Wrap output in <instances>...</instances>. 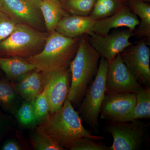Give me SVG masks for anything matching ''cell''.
I'll use <instances>...</instances> for the list:
<instances>
[{
	"instance_id": "cell-20",
	"label": "cell",
	"mask_w": 150,
	"mask_h": 150,
	"mask_svg": "<svg viewBox=\"0 0 150 150\" xmlns=\"http://www.w3.org/2000/svg\"><path fill=\"white\" fill-rule=\"evenodd\" d=\"M136 105L133 112L124 122L150 118V87H144L136 93Z\"/></svg>"
},
{
	"instance_id": "cell-16",
	"label": "cell",
	"mask_w": 150,
	"mask_h": 150,
	"mask_svg": "<svg viewBox=\"0 0 150 150\" xmlns=\"http://www.w3.org/2000/svg\"><path fill=\"white\" fill-rule=\"evenodd\" d=\"M0 69L10 80L17 82L36 68L21 57L11 56L8 58L0 57Z\"/></svg>"
},
{
	"instance_id": "cell-28",
	"label": "cell",
	"mask_w": 150,
	"mask_h": 150,
	"mask_svg": "<svg viewBox=\"0 0 150 150\" xmlns=\"http://www.w3.org/2000/svg\"><path fill=\"white\" fill-rule=\"evenodd\" d=\"M2 150H20L21 149L20 145L16 141L10 140L3 145Z\"/></svg>"
},
{
	"instance_id": "cell-7",
	"label": "cell",
	"mask_w": 150,
	"mask_h": 150,
	"mask_svg": "<svg viewBox=\"0 0 150 150\" xmlns=\"http://www.w3.org/2000/svg\"><path fill=\"white\" fill-rule=\"evenodd\" d=\"M43 89L50 105V113L60 110L67 98L71 86L70 68L42 72Z\"/></svg>"
},
{
	"instance_id": "cell-8",
	"label": "cell",
	"mask_w": 150,
	"mask_h": 150,
	"mask_svg": "<svg viewBox=\"0 0 150 150\" xmlns=\"http://www.w3.org/2000/svg\"><path fill=\"white\" fill-rule=\"evenodd\" d=\"M135 79L144 87H150V49L141 40L126 48L120 54Z\"/></svg>"
},
{
	"instance_id": "cell-22",
	"label": "cell",
	"mask_w": 150,
	"mask_h": 150,
	"mask_svg": "<svg viewBox=\"0 0 150 150\" xmlns=\"http://www.w3.org/2000/svg\"><path fill=\"white\" fill-rule=\"evenodd\" d=\"M18 120L22 126L33 127L38 125L33 103L24 100L15 113Z\"/></svg>"
},
{
	"instance_id": "cell-24",
	"label": "cell",
	"mask_w": 150,
	"mask_h": 150,
	"mask_svg": "<svg viewBox=\"0 0 150 150\" xmlns=\"http://www.w3.org/2000/svg\"><path fill=\"white\" fill-rule=\"evenodd\" d=\"M33 103L38 125L46 120L50 113L49 101L44 89L34 100Z\"/></svg>"
},
{
	"instance_id": "cell-3",
	"label": "cell",
	"mask_w": 150,
	"mask_h": 150,
	"mask_svg": "<svg viewBox=\"0 0 150 150\" xmlns=\"http://www.w3.org/2000/svg\"><path fill=\"white\" fill-rule=\"evenodd\" d=\"M80 38H69L55 30L48 35L42 51L25 59L41 72L69 68Z\"/></svg>"
},
{
	"instance_id": "cell-6",
	"label": "cell",
	"mask_w": 150,
	"mask_h": 150,
	"mask_svg": "<svg viewBox=\"0 0 150 150\" xmlns=\"http://www.w3.org/2000/svg\"><path fill=\"white\" fill-rule=\"evenodd\" d=\"M106 130L112 135L113 143L109 150H138L145 136L144 124L139 120L108 121Z\"/></svg>"
},
{
	"instance_id": "cell-27",
	"label": "cell",
	"mask_w": 150,
	"mask_h": 150,
	"mask_svg": "<svg viewBox=\"0 0 150 150\" xmlns=\"http://www.w3.org/2000/svg\"><path fill=\"white\" fill-rule=\"evenodd\" d=\"M18 23L8 14L0 10V42L13 32Z\"/></svg>"
},
{
	"instance_id": "cell-18",
	"label": "cell",
	"mask_w": 150,
	"mask_h": 150,
	"mask_svg": "<svg viewBox=\"0 0 150 150\" xmlns=\"http://www.w3.org/2000/svg\"><path fill=\"white\" fill-rule=\"evenodd\" d=\"M130 9L140 18V24L135 30L137 34L150 38V5L142 0H131Z\"/></svg>"
},
{
	"instance_id": "cell-15",
	"label": "cell",
	"mask_w": 150,
	"mask_h": 150,
	"mask_svg": "<svg viewBox=\"0 0 150 150\" xmlns=\"http://www.w3.org/2000/svg\"><path fill=\"white\" fill-rule=\"evenodd\" d=\"M19 96L24 100L33 102L43 89L41 72L35 69L14 83Z\"/></svg>"
},
{
	"instance_id": "cell-13",
	"label": "cell",
	"mask_w": 150,
	"mask_h": 150,
	"mask_svg": "<svg viewBox=\"0 0 150 150\" xmlns=\"http://www.w3.org/2000/svg\"><path fill=\"white\" fill-rule=\"evenodd\" d=\"M140 24V20L128 7L122 6L115 13L96 21L92 32L100 35L108 34L114 28L125 27L134 32Z\"/></svg>"
},
{
	"instance_id": "cell-31",
	"label": "cell",
	"mask_w": 150,
	"mask_h": 150,
	"mask_svg": "<svg viewBox=\"0 0 150 150\" xmlns=\"http://www.w3.org/2000/svg\"></svg>"
},
{
	"instance_id": "cell-14",
	"label": "cell",
	"mask_w": 150,
	"mask_h": 150,
	"mask_svg": "<svg viewBox=\"0 0 150 150\" xmlns=\"http://www.w3.org/2000/svg\"><path fill=\"white\" fill-rule=\"evenodd\" d=\"M96 21L89 16L67 15L59 21L55 30L69 38H79L93 33L92 28Z\"/></svg>"
},
{
	"instance_id": "cell-19",
	"label": "cell",
	"mask_w": 150,
	"mask_h": 150,
	"mask_svg": "<svg viewBox=\"0 0 150 150\" xmlns=\"http://www.w3.org/2000/svg\"><path fill=\"white\" fill-rule=\"evenodd\" d=\"M19 97L14 83L0 79V103L5 109L15 114L20 106Z\"/></svg>"
},
{
	"instance_id": "cell-9",
	"label": "cell",
	"mask_w": 150,
	"mask_h": 150,
	"mask_svg": "<svg viewBox=\"0 0 150 150\" xmlns=\"http://www.w3.org/2000/svg\"><path fill=\"white\" fill-rule=\"evenodd\" d=\"M144 88L126 67L120 54L109 63L106 93H136Z\"/></svg>"
},
{
	"instance_id": "cell-21",
	"label": "cell",
	"mask_w": 150,
	"mask_h": 150,
	"mask_svg": "<svg viewBox=\"0 0 150 150\" xmlns=\"http://www.w3.org/2000/svg\"><path fill=\"white\" fill-rule=\"evenodd\" d=\"M122 0H96L93 8L89 16L98 20L113 14L123 6Z\"/></svg>"
},
{
	"instance_id": "cell-23",
	"label": "cell",
	"mask_w": 150,
	"mask_h": 150,
	"mask_svg": "<svg viewBox=\"0 0 150 150\" xmlns=\"http://www.w3.org/2000/svg\"><path fill=\"white\" fill-rule=\"evenodd\" d=\"M30 143L33 149L37 150H63L64 148L60 146L53 140L37 129L33 133Z\"/></svg>"
},
{
	"instance_id": "cell-5",
	"label": "cell",
	"mask_w": 150,
	"mask_h": 150,
	"mask_svg": "<svg viewBox=\"0 0 150 150\" xmlns=\"http://www.w3.org/2000/svg\"><path fill=\"white\" fill-rule=\"evenodd\" d=\"M109 62L100 58L96 76L89 86L82 101L79 105V112L84 121L94 131L99 126L100 106L106 93V80Z\"/></svg>"
},
{
	"instance_id": "cell-11",
	"label": "cell",
	"mask_w": 150,
	"mask_h": 150,
	"mask_svg": "<svg viewBox=\"0 0 150 150\" xmlns=\"http://www.w3.org/2000/svg\"><path fill=\"white\" fill-rule=\"evenodd\" d=\"M136 93H105L99 115L108 121H125L133 112L136 103Z\"/></svg>"
},
{
	"instance_id": "cell-12",
	"label": "cell",
	"mask_w": 150,
	"mask_h": 150,
	"mask_svg": "<svg viewBox=\"0 0 150 150\" xmlns=\"http://www.w3.org/2000/svg\"><path fill=\"white\" fill-rule=\"evenodd\" d=\"M4 11L19 23L37 28L42 17L38 0H2Z\"/></svg>"
},
{
	"instance_id": "cell-17",
	"label": "cell",
	"mask_w": 150,
	"mask_h": 150,
	"mask_svg": "<svg viewBox=\"0 0 150 150\" xmlns=\"http://www.w3.org/2000/svg\"><path fill=\"white\" fill-rule=\"evenodd\" d=\"M38 5L48 32L55 31L63 17L67 16L59 0H38Z\"/></svg>"
},
{
	"instance_id": "cell-1",
	"label": "cell",
	"mask_w": 150,
	"mask_h": 150,
	"mask_svg": "<svg viewBox=\"0 0 150 150\" xmlns=\"http://www.w3.org/2000/svg\"><path fill=\"white\" fill-rule=\"evenodd\" d=\"M38 125L37 130L60 146L67 149L81 137H88L96 141L103 138L92 135L84 127L79 113L67 98L60 110L50 113L46 120Z\"/></svg>"
},
{
	"instance_id": "cell-4",
	"label": "cell",
	"mask_w": 150,
	"mask_h": 150,
	"mask_svg": "<svg viewBox=\"0 0 150 150\" xmlns=\"http://www.w3.org/2000/svg\"><path fill=\"white\" fill-rule=\"evenodd\" d=\"M48 36L27 25L18 23L13 32L0 42V53L9 56L29 57L36 54Z\"/></svg>"
},
{
	"instance_id": "cell-10",
	"label": "cell",
	"mask_w": 150,
	"mask_h": 150,
	"mask_svg": "<svg viewBox=\"0 0 150 150\" xmlns=\"http://www.w3.org/2000/svg\"><path fill=\"white\" fill-rule=\"evenodd\" d=\"M134 32L129 29L100 35L93 33L88 35L89 42L100 55L109 63L126 48L133 44L130 38Z\"/></svg>"
},
{
	"instance_id": "cell-25",
	"label": "cell",
	"mask_w": 150,
	"mask_h": 150,
	"mask_svg": "<svg viewBox=\"0 0 150 150\" xmlns=\"http://www.w3.org/2000/svg\"><path fill=\"white\" fill-rule=\"evenodd\" d=\"M96 0H68L67 5L74 15L88 16L90 15Z\"/></svg>"
},
{
	"instance_id": "cell-30",
	"label": "cell",
	"mask_w": 150,
	"mask_h": 150,
	"mask_svg": "<svg viewBox=\"0 0 150 150\" xmlns=\"http://www.w3.org/2000/svg\"><path fill=\"white\" fill-rule=\"evenodd\" d=\"M142 1H150V0H142Z\"/></svg>"
},
{
	"instance_id": "cell-29",
	"label": "cell",
	"mask_w": 150,
	"mask_h": 150,
	"mask_svg": "<svg viewBox=\"0 0 150 150\" xmlns=\"http://www.w3.org/2000/svg\"><path fill=\"white\" fill-rule=\"evenodd\" d=\"M0 10L4 12V7H3L2 0H0Z\"/></svg>"
},
{
	"instance_id": "cell-2",
	"label": "cell",
	"mask_w": 150,
	"mask_h": 150,
	"mask_svg": "<svg viewBox=\"0 0 150 150\" xmlns=\"http://www.w3.org/2000/svg\"><path fill=\"white\" fill-rule=\"evenodd\" d=\"M88 35L80 39L77 51L70 65L71 86L67 98L73 105H79L98 70L100 54L89 42Z\"/></svg>"
},
{
	"instance_id": "cell-26",
	"label": "cell",
	"mask_w": 150,
	"mask_h": 150,
	"mask_svg": "<svg viewBox=\"0 0 150 150\" xmlns=\"http://www.w3.org/2000/svg\"><path fill=\"white\" fill-rule=\"evenodd\" d=\"M88 137L76 140L67 148L70 150H109V147Z\"/></svg>"
}]
</instances>
